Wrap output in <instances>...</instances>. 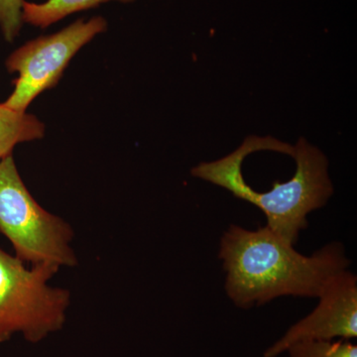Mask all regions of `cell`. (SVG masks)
<instances>
[{
	"instance_id": "6da1fadb",
	"label": "cell",
	"mask_w": 357,
	"mask_h": 357,
	"mask_svg": "<svg viewBox=\"0 0 357 357\" xmlns=\"http://www.w3.org/2000/svg\"><path fill=\"white\" fill-rule=\"evenodd\" d=\"M328 168L323 152L304 138L291 146L252 135L227 156L204 162L191 173L255 204L264 213L268 229L294 246L307 227V215L332 197Z\"/></svg>"
},
{
	"instance_id": "7a4b0ae2",
	"label": "cell",
	"mask_w": 357,
	"mask_h": 357,
	"mask_svg": "<svg viewBox=\"0 0 357 357\" xmlns=\"http://www.w3.org/2000/svg\"><path fill=\"white\" fill-rule=\"evenodd\" d=\"M218 257L227 273V297L241 309L284 296L318 298L328 282L351 265L342 244H328L305 256L266 225L255 230L230 225Z\"/></svg>"
},
{
	"instance_id": "3957f363",
	"label": "cell",
	"mask_w": 357,
	"mask_h": 357,
	"mask_svg": "<svg viewBox=\"0 0 357 357\" xmlns=\"http://www.w3.org/2000/svg\"><path fill=\"white\" fill-rule=\"evenodd\" d=\"M0 232L13 244L16 257L30 266L60 270L77 264L70 246L74 230L33 198L13 155L0 160Z\"/></svg>"
},
{
	"instance_id": "277c9868",
	"label": "cell",
	"mask_w": 357,
	"mask_h": 357,
	"mask_svg": "<svg viewBox=\"0 0 357 357\" xmlns=\"http://www.w3.org/2000/svg\"><path fill=\"white\" fill-rule=\"evenodd\" d=\"M58 269L26 266L0 248V342L20 333L37 344L64 326L69 291L48 285Z\"/></svg>"
},
{
	"instance_id": "5b68a950",
	"label": "cell",
	"mask_w": 357,
	"mask_h": 357,
	"mask_svg": "<svg viewBox=\"0 0 357 357\" xmlns=\"http://www.w3.org/2000/svg\"><path fill=\"white\" fill-rule=\"evenodd\" d=\"M107 29V21L102 16L77 20L61 31L16 49L6 59L7 70L16 73L17 77L4 105L25 112L37 96L59 83L77 52Z\"/></svg>"
},
{
	"instance_id": "8992f818",
	"label": "cell",
	"mask_w": 357,
	"mask_h": 357,
	"mask_svg": "<svg viewBox=\"0 0 357 357\" xmlns=\"http://www.w3.org/2000/svg\"><path fill=\"white\" fill-rule=\"evenodd\" d=\"M319 305L291 326L278 342L266 349L264 357L284 354L300 340H351L357 335V278L349 270L333 276L319 296Z\"/></svg>"
},
{
	"instance_id": "52a82bcc",
	"label": "cell",
	"mask_w": 357,
	"mask_h": 357,
	"mask_svg": "<svg viewBox=\"0 0 357 357\" xmlns=\"http://www.w3.org/2000/svg\"><path fill=\"white\" fill-rule=\"evenodd\" d=\"M44 135V123L35 115L0 103V160L13 155L16 145L41 139Z\"/></svg>"
},
{
	"instance_id": "ba28073f",
	"label": "cell",
	"mask_w": 357,
	"mask_h": 357,
	"mask_svg": "<svg viewBox=\"0 0 357 357\" xmlns=\"http://www.w3.org/2000/svg\"><path fill=\"white\" fill-rule=\"evenodd\" d=\"M109 1L131 2L134 0H46L42 3L24 1L23 23L44 29L70 14L95 8Z\"/></svg>"
},
{
	"instance_id": "9c48e42d",
	"label": "cell",
	"mask_w": 357,
	"mask_h": 357,
	"mask_svg": "<svg viewBox=\"0 0 357 357\" xmlns=\"http://www.w3.org/2000/svg\"><path fill=\"white\" fill-rule=\"evenodd\" d=\"M285 352L290 357H357V347L344 340H306L294 342Z\"/></svg>"
},
{
	"instance_id": "30bf717a",
	"label": "cell",
	"mask_w": 357,
	"mask_h": 357,
	"mask_svg": "<svg viewBox=\"0 0 357 357\" xmlns=\"http://www.w3.org/2000/svg\"><path fill=\"white\" fill-rule=\"evenodd\" d=\"M25 0H0V30L7 42H13L23 25Z\"/></svg>"
}]
</instances>
